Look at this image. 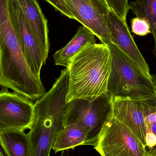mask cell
<instances>
[{
    "instance_id": "5",
    "label": "cell",
    "mask_w": 156,
    "mask_h": 156,
    "mask_svg": "<svg viewBox=\"0 0 156 156\" xmlns=\"http://www.w3.org/2000/svg\"><path fill=\"white\" fill-rule=\"evenodd\" d=\"M112 112V99L108 93L93 101L73 99L67 104L64 126L74 124L86 134V144L94 146Z\"/></svg>"
},
{
    "instance_id": "20",
    "label": "cell",
    "mask_w": 156,
    "mask_h": 156,
    "mask_svg": "<svg viewBox=\"0 0 156 156\" xmlns=\"http://www.w3.org/2000/svg\"><path fill=\"white\" fill-rule=\"evenodd\" d=\"M46 2L51 5L56 11L60 12L61 14L66 16L70 19H74L72 15L66 5L61 0H45Z\"/></svg>"
},
{
    "instance_id": "9",
    "label": "cell",
    "mask_w": 156,
    "mask_h": 156,
    "mask_svg": "<svg viewBox=\"0 0 156 156\" xmlns=\"http://www.w3.org/2000/svg\"><path fill=\"white\" fill-rule=\"evenodd\" d=\"M12 25L27 66L33 75L40 79V71L47 58L33 34L17 0H7Z\"/></svg>"
},
{
    "instance_id": "2",
    "label": "cell",
    "mask_w": 156,
    "mask_h": 156,
    "mask_svg": "<svg viewBox=\"0 0 156 156\" xmlns=\"http://www.w3.org/2000/svg\"><path fill=\"white\" fill-rule=\"evenodd\" d=\"M69 81V68H66L50 90L35 102L34 121L27 133L30 156H50L56 134L64 127Z\"/></svg>"
},
{
    "instance_id": "6",
    "label": "cell",
    "mask_w": 156,
    "mask_h": 156,
    "mask_svg": "<svg viewBox=\"0 0 156 156\" xmlns=\"http://www.w3.org/2000/svg\"><path fill=\"white\" fill-rule=\"evenodd\" d=\"M94 147L101 156H149L135 136L112 113Z\"/></svg>"
},
{
    "instance_id": "4",
    "label": "cell",
    "mask_w": 156,
    "mask_h": 156,
    "mask_svg": "<svg viewBox=\"0 0 156 156\" xmlns=\"http://www.w3.org/2000/svg\"><path fill=\"white\" fill-rule=\"evenodd\" d=\"M107 45L112 57L107 93L112 99L139 100L154 96L156 87L151 77L113 44Z\"/></svg>"
},
{
    "instance_id": "23",
    "label": "cell",
    "mask_w": 156,
    "mask_h": 156,
    "mask_svg": "<svg viewBox=\"0 0 156 156\" xmlns=\"http://www.w3.org/2000/svg\"><path fill=\"white\" fill-rule=\"evenodd\" d=\"M0 156H5L1 149H0Z\"/></svg>"
},
{
    "instance_id": "7",
    "label": "cell",
    "mask_w": 156,
    "mask_h": 156,
    "mask_svg": "<svg viewBox=\"0 0 156 156\" xmlns=\"http://www.w3.org/2000/svg\"><path fill=\"white\" fill-rule=\"evenodd\" d=\"M74 19L91 31L102 44H112L108 26L111 9L105 0H61Z\"/></svg>"
},
{
    "instance_id": "8",
    "label": "cell",
    "mask_w": 156,
    "mask_h": 156,
    "mask_svg": "<svg viewBox=\"0 0 156 156\" xmlns=\"http://www.w3.org/2000/svg\"><path fill=\"white\" fill-rule=\"evenodd\" d=\"M34 115L31 100L6 88L0 91V132L30 130Z\"/></svg>"
},
{
    "instance_id": "19",
    "label": "cell",
    "mask_w": 156,
    "mask_h": 156,
    "mask_svg": "<svg viewBox=\"0 0 156 156\" xmlns=\"http://www.w3.org/2000/svg\"><path fill=\"white\" fill-rule=\"evenodd\" d=\"M132 31L133 34L140 36H145L152 34L150 26L144 19L136 17L131 21Z\"/></svg>"
},
{
    "instance_id": "15",
    "label": "cell",
    "mask_w": 156,
    "mask_h": 156,
    "mask_svg": "<svg viewBox=\"0 0 156 156\" xmlns=\"http://www.w3.org/2000/svg\"><path fill=\"white\" fill-rule=\"evenodd\" d=\"M86 134L80 126L74 124L64 126L56 134L52 149L55 153L86 144Z\"/></svg>"
},
{
    "instance_id": "1",
    "label": "cell",
    "mask_w": 156,
    "mask_h": 156,
    "mask_svg": "<svg viewBox=\"0 0 156 156\" xmlns=\"http://www.w3.org/2000/svg\"><path fill=\"white\" fill-rule=\"evenodd\" d=\"M0 85L32 101L46 93L41 80L33 75L25 59L10 19L7 0H0Z\"/></svg>"
},
{
    "instance_id": "17",
    "label": "cell",
    "mask_w": 156,
    "mask_h": 156,
    "mask_svg": "<svg viewBox=\"0 0 156 156\" xmlns=\"http://www.w3.org/2000/svg\"><path fill=\"white\" fill-rule=\"evenodd\" d=\"M147 150L149 154L156 152V93L151 98L150 107L146 117Z\"/></svg>"
},
{
    "instance_id": "22",
    "label": "cell",
    "mask_w": 156,
    "mask_h": 156,
    "mask_svg": "<svg viewBox=\"0 0 156 156\" xmlns=\"http://www.w3.org/2000/svg\"><path fill=\"white\" fill-rule=\"evenodd\" d=\"M149 156H156V152L153 154H149Z\"/></svg>"
},
{
    "instance_id": "11",
    "label": "cell",
    "mask_w": 156,
    "mask_h": 156,
    "mask_svg": "<svg viewBox=\"0 0 156 156\" xmlns=\"http://www.w3.org/2000/svg\"><path fill=\"white\" fill-rule=\"evenodd\" d=\"M108 23L112 44L134 61L147 76L151 77L149 66L131 35L126 21L122 20L111 10L108 15Z\"/></svg>"
},
{
    "instance_id": "13",
    "label": "cell",
    "mask_w": 156,
    "mask_h": 156,
    "mask_svg": "<svg viewBox=\"0 0 156 156\" xmlns=\"http://www.w3.org/2000/svg\"><path fill=\"white\" fill-rule=\"evenodd\" d=\"M95 37L85 27H80L69 43L54 54L53 58L55 65L69 67L72 59L77 54L88 46L96 44Z\"/></svg>"
},
{
    "instance_id": "16",
    "label": "cell",
    "mask_w": 156,
    "mask_h": 156,
    "mask_svg": "<svg viewBox=\"0 0 156 156\" xmlns=\"http://www.w3.org/2000/svg\"><path fill=\"white\" fill-rule=\"evenodd\" d=\"M130 7L136 17L144 19L149 24L154 40L156 56V0H133L130 2Z\"/></svg>"
},
{
    "instance_id": "14",
    "label": "cell",
    "mask_w": 156,
    "mask_h": 156,
    "mask_svg": "<svg viewBox=\"0 0 156 156\" xmlns=\"http://www.w3.org/2000/svg\"><path fill=\"white\" fill-rule=\"evenodd\" d=\"M0 146L5 156H30V144L25 131L0 132Z\"/></svg>"
},
{
    "instance_id": "21",
    "label": "cell",
    "mask_w": 156,
    "mask_h": 156,
    "mask_svg": "<svg viewBox=\"0 0 156 156\" xmlns=\"http://www.w3.org/2000/svg\"><path fill=\"white\" fill-rule=\"evenodd\" d=\"M151 78L152 81L154 83L156 87V73L154 75H151Z\"/></svg>"
},
{
    "instance_id": "3",
    "label": "cell",
    "mask_w": 156,
    "mask_h": 156,
    "mask_svg": "<svg viewBox=\"0 0 156 156\" xmlns=\"http://www.w3.org/2000/svg\"><path fill=\"white\" fill-rule=\"evenodd\" d=\"M112 57L108 46H88L72 59L69 67L67 103L73 99L93 101L107 92Z\"/></svg>"
},
{
    "instance_id": "10",
    "label": "cell",
    "mask_w": 156,
    "mask_h": 156,
    "mask_svg": "<svg viewBox=\"0 0 156 156\" xmlns=\"http://www.w3.org/2000/svg\"><path fill=\"white\" fill-rule=\"evenodd\" d=\"M151 98L139 100L112 99V115L126 126L146 150L147 131L145 119Z\"/></svg>"
},
{
    "instance_id": "18",
    "label": "cell",
    "mask_w": 156,
    "mask_h": 156,
    "mask_svg": "<svg viewBox=\"0 0 156 156\" xmlns=\"http://www.w3.org/2000/svg\"><path fill=\"white\" fill-rule=\"evenodd\" d=\"M109 8L119 16L122 20L126 21V17L130 10L129 0H105Z\"/></svg>"
},
{
    "instance_id": "12",
    "label": "cell",
    "mask_w": 156,
    "mask_h": 156,
    "mask_svg": "<svg viewBox=\"0 0 156 156\" xmlns=\"http://www.w3.org/2000/svg\"><path fill=\"white\" fill-rule=\"evenodd\" d=\"M27 22L37 43L47 58L49 39L47 20L37 0H17Z\"/></svg>"
}]
</instances>
